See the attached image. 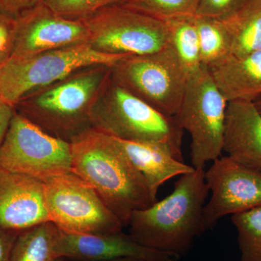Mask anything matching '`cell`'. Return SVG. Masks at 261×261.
<instances>
[{"label":"cell","instance_id":"31","mask_svg":"<svg viewBox=\"0 0 261 261\" xmlns=\"http://www.w3.org/2000/svg\"><path fill=\"white\" fill-rule=\"evenodd\" d=\"M254 105H255V108H257V111H259V113L261 114V97L259 98L258 99H257L256 101L253 102Z\"/></svg>","mask_w":261,"mask_h":261},{"label":"cell","instance_id":"28","mask_svg":"<svg viewBox=\"0 0 261 261\" xmlns=\"http://www.w3.org/2000/svg\"><path fill=\"white\" fill-rule=\"evenodd\" d=\"M18 233V231H10L0 226V261H10Z\"/></svg>","mask_w":261,"mask_h":261},{"label":"cell","instance_id":"17","mask_svg":"<svg viewBox=\"0 0 261 261\" xmlns=\"http://www.w3.org/2000/svg\"><path fill=\"white\" fill-rule=\"evenodd\" d=\"M112 137L145 178L154 202L157 201L158 192L163 184L173 177L195 171L193 166L178 161L158 146Z\"/></svg>","mask_w":261,"mask_h":261},{"label":"cell","instance_id":"5","mask_svg":"<svg viewBox=\"0 0 261 261\" xmlns=\"http://www.w3.org/2000/svg\"><path fill=\"white\" fill-rule=\"evenodd\" d=\"M126 56L106 54L89 44H81L30 56L12 57L0 65V98L15 107L32 91L56 83L87 67L113 66Z\"/></svg>","mask_w":261,"mask_h":261},{"label":"cell","instance_id":"32","mask_svg":"<svg viewBox=\"0 0 261 261\" xmlns=\"http://www.w3.org/2000/svg\"><path fill=\"white\" fill-rule=\"evenodd\" d=\"M64 257H58V258L56 259L54 261H65Z\"/></svg>","mask_w":261,"mask_h":261},{"label":"cell","instance_id":"18","mask_svg":"<svg viewBox=\"0 0 261 261\" xmlns=\"http://www.w3.org/2000/svg\"><path fill=\"white\" fill-rule=\"evenodd\" d=\"M233 56L261 51V0H246L222 20Z\"/></svg>","mask_w":261,"mask_h":261},{"label":"cell","instance_id":"7","mask_svg":"<svg viewBox=\"0 0 261 261\" xmlns=\"http://www.w3.org/2000/svg\"><path fill=\"white\" fill-rule=\"evenodd\" d=\"M117 84L160 112L175 116L185 95L189 75L172 47L146 56H128L111 68Z\"/></svg>","mask_w":261,"mask_h":261},{"label":"cell","instance_id":"24","mask_svg":"<svg viewBox=\"0 0 261 261\" xmlns=\"http://www.w3.org/2000/svg\"><path fill=\"white\" fill-rule=\"evenodd\" d=\"M126 0H42L57 14L72 20H84L99 10L122 5Z\"/></svg>","mask_w":261,"mask_h":261},{"label":"cell","instance_id":"22","mask_svg":"<svg viewBox=\"0 0 261 261\" xmlns=\"http://www.w3.org/2000/svg\"><path fill=\"white\" fill-rule=\"evenodd\" d=\"M241 261H261V207L231 216Z\"/></svg>","mask_w":261,"mask_h":261},{"label":"cell","instance_id":"25","mask_svg":"<svg viewBox=\"0 0 261 261\" xmlns=\"http://www.w3.org/2000/svg\"><path fill=\"white\" fill-rule=\"evenodd\" d=\"M246 0H199L195 15L222 20L245 3Z\"/></svg>","mask_w":261,"mask_h":261},{"label":"cell","instance_id":"4","mask_svg":"<svg viewBox=\"0 0 261 261\" xmlns=\"http://www.w3.org/2000/svg\"><path fill=\"white\" fill-rule=\"evenodd\" d=\"M92 128L119 140L150 144L184 162V130L175 116L160 112L113 80L98 97L92 114Z\"/></svg>","mask_w":261,"mask_h":261},{"label":"cell","instance_id":"16","mask_svg":"<svg viewBox=\"0 0 261 261\" xmlns=\"http://www.w3.org/2000/svg\"><path fill=\"white\" fill-rule=\"evenodd\" d=\"M207 68L228 102H254L261 97V51L228 55Z\"/></svg>","mask_w":261,"mask_h":261},{"label":"cell","instance_id":"8","mask_svg":"<svg viewBox=\"0 0 261 261\" xmlns=\"http://www.w3.org/2000/svg\"><path fill=\"white\" fill-rule=\"evenodd\" d=\"M43 183L50 221L61 231L106 234L120 232L124 227L93 187L71 171Z\"/></svg>","mask_w":261,"mask_h":261},{"label":"cell","instance_id":"30","mask_svg":"<svg viewBox=\"0 0 261 261\" xmlns=\"http://www.w3.org/2000/svg\"><path fill=\"white\" fill-rule=\"evenodd\" d=\"M108 261H147L142 260V259L134 258V257H121V258L114 259V260H111Z\"/></svg>","mask_w":261,"mask_h":261},{"label":"cell","instance_id":"20","mask_svg":"<svg viewBox=\"0 0 261 261\" xmlns=\"http://www.w3.org/2000/svg\"><path fill=\"white\" fill-rule=\"evenodd\" d=\"M192 17L165 21L169 33V45L177 56L188 75L202 66L198 36Z\"/></svg>","mask_w":261,"mask_h":261},{"label":"cell","instance_id":"13","mask_svg":"<svg viewBox=\"0 0 261 261\" xmlns=\"http://www.w3.org/2000/svg\"><path fill=\"white\" fill-rule=\"evenodd\" d=\"M56 251L58 257L82 261H108L134 257L147 261H176L178 257L141 245L130 233L80 234L60 230Z\"/></svg>","mask_w":261,"mask_h":261},{"label":"cell","instance_id":"2","mask_svg":"<svg viewBox=\"0 0 261 261\" xmlns=\"http://www.w3.org/2000/svg\"><path fill=\"white\" fill-rule=\"evenodd\" d=\"M208 192L204 168L181 175L166 198L133 212L130 234L149 248L177 257L185 255L205 232L202 218Z\"/></svg>","mask_w":261,"mask_h":261},{"label":"cell","instance_id":"6","mask_svg":"<svg viewBox=\"0 0 261 261\" xmlns=\"http://www.w3.org/2000/svg\"><path fill=\"white\" fill-rule=\"evenodd\" d=\"M228 102L205 65L189 75L185 95L175 118L191 137V163L195 168L219 159L224 151Z\"/></svg>","mask_w":261,"mask_h":261},{"label":"cell","instance_id":"14","mask_svg":"<svg viewBox=\"0 0 261 261\" xmlns=\"http://www.w3.org/2000/svg\"><path fill=\"white\" fill-rule=\"evenodd\" d=\"M49 221L44 183L0 168V226L20 232Z\"/></svg>","mask_w":261,"mask_h":261},{"label":"cell","instance_id":"27","mask_svg":"<svg viewBox=\"0 0 261 261\" xmlns=\"http://www.w3.org/2000/svg\"><path fill=\"white\" fill-rule=\"evenodd\" d=\"M42 0H0V11L15 17Z\"/></svg>","mask_w":261,"mask_h":261},{"label":"cell","instance_id":"29","mask_svg":"<svg viewBox=\"0 0 261 261\" xmlns=\"http://www.w3.org/2000/svg\"><path fill=\"white\" fill-rule=\"evenodd\" d=\"M15 112L14 106L0 98V146L6 136Z\"/></svg>","mask_w":261,"mask_h":261},{"label":"cell","instance_id":"23","mask_svg":"<svg viewBox=\"0 0 261 261\" xmlns=\"http://www.w3.org/2000/svg\"><path fill=\"white\" fill-rule=\"evenodd\" d=\"M199 0H126L123 6L163 21L195 16Z\"/></svg>","mask_w":261,"mask_h":261},{"label":"cell","instance_id":"12","mask_svg":"<svg viewBox=\"0 0 261 261\" xmlns=\"http://www.w3.org/2000/svg\"><path fill=\"white\" fill-rule=\"evenodd\" d=\"M15 23L12 57L30 56L51 49L89 44V32L83 20L64 18L42 3L15 16Z\"/></svg>","mask_w":261,"mask_h":261},{"label":"cell","instance_id":"11","mask_svg":"<svg viewBox=\"0 0 261 261\" xmlns=\"http://www.w3.org/2000/svg\"><path fill=\"white\" fill-rule=\"evenodd\" d=\"M205 178L211 192L203 209L205 231L214 228L224 216L261 207L260 171L229 156H221L205 171Z\"/></svg>","mask_w":261,"mask_h":261},{"label":"cell","instance_id":"26","mask_svg":"<svg viewBox=\"0 0 261 261\" xmlns=\"http://www.w3.org/2000/svg\"><path fill=\"white\" fill-rule=\"evenodd\" d=\"M15 40V17L0 11V65L13 56Z\"/></svg>","mask_w":261,"mask_h":261},{"label":"cell","instance_id":"21","mask_svg":"<svg viewBox=\"0 0 261 261\" xmlns=\"http://www.w3.org/2000/svg\"><path fill=\"white\" fill-rule=\"evenodd\" d=\"M192 20L198 36L202 65L210 66L230 55L229 37L221 20L197 15Z\"/></svg>","mask_w":261,"mask_h":261},{"label":"cell","instance_id":"15","mask_svg":"<svg viewBox=\"0 0 261 261\" xmlns=\"http://www.w3.org/2000/svg\"><path fill=\"white\" fill-rule=\"evenodd\" d=\"M224 151L238 162L261 171V114L253 102H228Z\"/></svg>","mask_w":261,"mask_h":261},{"label":"cell","instance_id":"3","mask_svg":"<svg viewBox=\"0 0 261 261\" xmlns=\"http://www.w3.org/2000/svg\"><path fill=\"white\" fill-rule=\"evenodd\" d=\"M111 68L97 65L77 70L25 94L15 105V111L48 135L70 143L92 128V109Z\"/></svg>","mask_w":261,"mask_h":261},{"label":"cell","instance_id":"19","mask_svg":"<svg viewBox=\"0 0 261 261\" xmlns=\"http://www.w3.org/2000/svg\"><path fill=\"white\" fill-rule=\"evenodd\" d=\"M60 229L51 221L19 232L10 261H54Z\"/></svg>","mask_w":261,"mask_h":261},{"label":"cell","instance_id":"10","mask_svg":"<svg viewBox=\"0 0 261 261\" xmlns=\"http://www.w3.org/2000/svg\"><path fill=\"white\" fill-rule=\"evenodd\" d=\"M0 168L47 181L70 172V143L48 135L15 111L0 146Z\"/></svg>","mask_w":261,"mask_h":261},{"label":"cell","instance_id":"9","mask_svg":"<svg viewBox=\"0 0 261 261\" xmlns=\"http://www.w3.org/2000/svg\"><path fill=\"white\" fill-rule=\"evenodd\" d=\"M83 20L89 45L106 54L146 56L169 45L166 22L123 5L103 8Z\"/></svg>","mask_w":261,"mask_h":261},{"label":"cell","instance_id":"1","mask_svg":"<svg viewBox=\"0 0 261 261\" xmlns=\"http://www.w3.org/2000/svg\"><path fill=\"white\" fill-rule=\"evenodd\" d=\"M71 171L94 189L128 226L133 212L154 203L142 173L112 137L91 128L70 142Z\"/></svg>","mask_w":261,"mask_h":261}]
</instances>
